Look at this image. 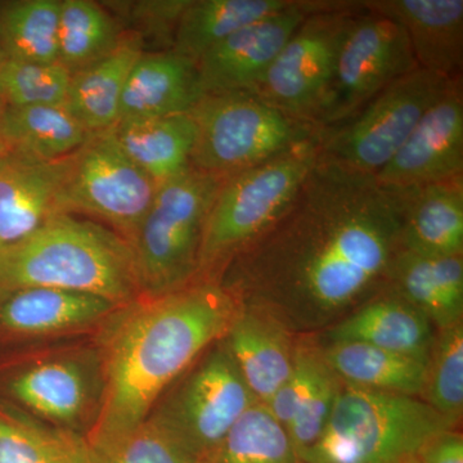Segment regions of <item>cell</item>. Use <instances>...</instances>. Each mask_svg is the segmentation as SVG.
I'll use <instances>...</instances> for the list:
<instances>
[{
	"label": "cell",
	"instance_id": "cell-23",
	"mask_svg": "<svg viewBox=\"0 0 463 463\" xmlns=\"http://www.w3.org/2000/svg\"><path fill=\"white\" fill-rule=\"evenodd\" d=\"M386 291L419 309L435 330L463 322V255L429 257L399 250Z\"/></svg>",
	"mask_w": 463,
	"mask_h": 463
},
{
	"label": "cell",
	"instance_id": "cell-7",
	"mask_svg": "<svg viewBox=\"0 0 463 463\" xmlns=\"http://www.w3.org/2000/svg\"><path fill=\"white\" fill-rule=\"evenodd\" d=\"M190 115L196 124L191 165L221 176L279 156L319 130L248 91L203 96Z\"/></svg>",
	"mask_w": 463,
	"mask_h": 463
},
{
	"label": "cell",
	"instance_id": "cell-4",
	"mask_svg": "<svg viewBox=\"0 0 463 463\" xmlns=\"http://www.w3.org/2000/svg\"><path fill=\"white\" fill-rule=\"evenodd\" d=\"M321 142L318 130L279 156L224 179L207 215L194 281L215 279L283 214L318 163Z\"/></svg>",
	"mask_w": 463,
	"mask_h": 463
},
{
	"label": "cell",
	"instance_id": "cell-18",
	"mask_svg": "<svg viewBox=\"0 0 463 463\" xmlns=\"http://www.w3.org/2000/svg\"><path fill=\"white\" fill-rule=\"evenodd\" d=\"M223 340L250 392L267 403L291 373L298 335L268 307L241 301Z\"/></svg>",
	"mask_w": 463,
	"mask_h": 463
},
{
	"label": "cell",
	"instance_id": "cell-35",
	"mask_svg": "<svg viewBox=\"0 0 463 463\" xmlns=\"http://www.w3.org/2000/svg\"><path fill=\"white\" fill-rule=\"evenodd\" d=\"M71 74L58 63L7 60L0 67V99L7 108L63 106Z\"/></svg>",
	"mask_w": 463,
	"mask_h": 463
},
{
	"label": "cell",
	"instance_id": "cell-20",
	"mask_svg": "<svg viewBox=\"0 0 463 463\" xmlns=\"http://www.w3.org/2000/svg\"><path fill=\"white\" fill-rule=\"evenodd\" d=\"M362 5L403 27L419 67L452 80L461 79L462 0H377Z\"/></svg>",
	"mask_w": 463,
	"mask_h": 463
},
{
	"label": "cell",
	"instance_id": "cell-32",
	"mask_svg": "<svg viewBox=\"0 0 463 463\" xmlns=\"http://www.w3.org/2000/svg\"><path fill=\"white\" fill-rule=\"evenodd\" d=\"M61 0L0 3V47L9 60L58 63Z\"/></svg>",
	"mask_w": 463,
	"mask_h": 463
},
{
	"label": "cell",
	"instance_id": "cell-38",
	"mask_svg": "<svg viewBox=\"0 0 463 463\" xmlns=\"http://www.w3.org/2000/svg\"><path fill=\"white\" fill-rule=\"evenodd\" d=\"M5 102H3L2 99H0V121H2V116H3V112H5ZM5 155H7V154H5V148H3V146H2V142H0V157L5 156Z\"/></svg>",
	"mask_w": 463,
	"mask_h": 463
},
{
	"label": "cell",
	"instance_id": "cell-29",
	"mask_svg": "<svg viewBox=\"0 0 463 463\" xmlns=\"http://www.w3.org/2000/svg\"><path fill=\"white\" fill-rule=\"evenodd\" d=\"M292 0H190L174 33L173 50L197 63L228 36L279 14Z\"/></svg>",
	"mask_w": 463,
	"mask_h": 463
},
{
	"label": "cell",
	"instance_id": "cell-28",
	"mask_svg": "<svg viewBox=\"0 0 463 463\" xmlns=\"http://www.w3.org/2000/svg\"><path fill=\"white\" fill-rule=\"evenodd\" d=\"M323 356L343 383L420 398L428 362L362 343H328Z\"/></svg>",
	"mask_w": 463,
	"mask_h": 463
},
{
	"label": "cell",
	"instance_id": "cell-17",
	"mask_svg": "<svg viewBox=\"0 0 463 463\" xmlns=\"http://www.w3.org/2000/svg\"><path fill=\"white\" fill-rule=\"evenodd\" d=\"M341 386L315 335H298L288 379L265 403L303 456L321 438Z\"/></svg>",
	"mask_w": 463,
	"mask_h": 463
},
{
	"label": "cell",
	"instance_id": "cell-21",
	"mask_svg": "<svg viewBox=\"0 0 463 463\" xmlns=\"http://www.w3.org/2000/svg\"><path fill=\"white\" fill-rule=\"evenodd\" d=\"M328 343H362L428 362L435 328L403 298L381 291L323 331Z\"/></svg>",
	"mask_w": 463,
	"mask_h": 463
},
{
	"label": "cell",
	"instance_id": "cell-2",
	"mask_svg": "<svg viewBox=\"0 0 463 463\" xmlns=\"http://www.w3.org/2000/svg\"><path fill=\"white\" fill-rule=\"evenodd\" d=\"M240 298L216 279L123 304L93 334L102 395L85 435L90 453L118 443L141 425L170 386L210 346L224 339Z\"/></svg>",
	"mask_w": 463,
	"mask_h": 463
},
{
	"label": "cell",
	"instance_id": "cell-24",
	"mask_svg": "<svg viewBox=\"0 0 463 463\" xmlns=\"http://www.w3.org/2000/svg\"><path fill=\"white\" fill-rule=\"evenodd\" d=\"M402 190V250L429 257L463 255L462 178Z\"/></svg>",
	"mask_w": 463,
	"mask_h": 463
},
{
	"label": "cell",
	"instance_id": "cell-19",
	"mask_svg": "<svg viewBox=\"0 0 463 463\" xmlns=\"http://www.w3.org/2000/svg\"><path fill=\"white\" fill-rule=\"evenodd\" d=\"M70 157L48 163L9 154L0 157V246L23 240L63 213L61 196Z\"/></svg>",
	"mask_w": 463,
	"mask_h": 463
},
{
	"label": "cell",
	"instance_id": "cell-1",
	"mask_svg": "<svg viewBox=\"0 0 463 463\" xmlns=\"http://www.w3.org/2000/svg\"><path fill=\"white\" fill-rule=\"evenodd\" d=\"M404 210L402 188L321 155L283 214L215 279L297 335L326 331L385 288Z\"/></svg>",
	"mask_w": 463,
	"mask_h": 463
},
{
	"label": "cell",
	"instance_id": "cell-26",
	"mask_svg": "<svg viewBox=\"0 0 463 463\" xmlns=\"http://www.w3.org/2000/svg\"><path fill=\"white\" fill-rule=\"evenodd\" d=\"M109 130L130 160L157 185L192 167L196 124L190 112L118 121Z\"/></svg>",
	"mask_w": 463,
	"mask_h": 463
},
{
	"label": "cell",
	"instance_id": "cell-15",
	"mask_svg": "<svg viewBox=\"0 0 463 463\" xmlns=\"http://www.w3.org/2000/svg\"><path fill=\"white\" fill-rule=\"evenodd\" d=\"M463 175L461 80L435 103L397 154L376 174L388 187L411 188Z\"/></svg>",
	"mask_w": 463,
	"mask_h": 463
},
{
	"label": "cell",
	"instance_id": "cell-33",
	"mask_svg": "<svg viewBox=\"0 0 463 463\" xmlns=\"http://www.w3.org/2000/svg\"><path fill=\"white\" fill-rule=\"evenodd\" d=\"M205 463H307L263 403L250 407Z\"/></svg>",
	"mask_w": 463,
	"mask_h": 463
},
{
	"label": "cell",
	"instance_id": "cell-27",
	"mask_svg": "<svg viewBox=\"0 0 463 463\" xmlns=\"http://www.w3.org/2000/svg\"><path fill=\"white\" fill-rule=\"evenodd\" d=\"M91 136L63 106H5L0 121L5 154L47 163L72 156Z\"/></svg>",
	"mask_w": 463,
	"mask_h": 463
},
{
	"label": "cell",
	"instance_id": "cell-31",
	"mask_svg": "<svg viewBox=\"0 0 463 463\" xmlns=\"http://www.w3.org/2000/svg\"><path fill=\"white\" fill-rule=\"evenodd\" d=\"M121 38L114 17L97 3L61 0L58 65L70 74L74 75L108 56Z\"/></svg>",
	"mask_w": 463,
	"mask_h": 463
},
{
	"label": "cell",
	"instance_id": "cell-14",
	"mask_svg": "<svg viewBox=\"0 0 463 463\" xmlns=\"http://www.w3.org/2000/svg\"><path fill=\"white\" fill-rule=\"evenodd\" d=\"M319 2H292L279 14L243 27L197 61L203 96L254 93L265 74L307 14Z\"/></svg>",
	"mask_w": 463,
	"mask_h": 463
},
{
	"label": "cell",
	"instance_id": "cell-9",
	"mask_svg": "<svg viewBox=\"0 0 463 463\" xmlns=\"http://www.w3.org/2000/svg\"><path fill=\"white\" fill-rule=\"evenodd\" d=\"M362 9V3L321 2L292 33L254 94L292 120L317 128L341 47Z\"/></svg>",
	"mask_w": 463,
	"mask_h": 463
},
{
	"label": "cell",
	"instance_id": "cell-3",
	"mask_svg": "<svg viewBox=\"0 0 463 463\" xmlns=\"http://www.w3.org/2000/svg\"><path fill=\"white\" fill-rule=\"evenodd\" d=\"M24 288L84 292L120 306L142 295L129 242L67 213L0 246V292Z\"/></svg>",
	"mask_w": 463,
	"mask_h": 463
},
{
	"label": "cell",
	"instance_id": "cell-25",
	"mask_svg": "<svg viewBox=\"0 0 463 463\" xmlns=\"http://www.w3.org/2000/svg\"><path fill=\"white\" fill-rule=\"evenodd\" d=\"M143 52L142 39L123 36L115 50L71 75L63 108L88 132L112 129L118 121L125 85Z\"/></svg>",
	"mask_w": 463,
	"mask_h": 463
},
{
	"label": "cell",
	"instance_id": "cell-16",
	"mask_svg": "<svg viewBox=\"0 0 463 463\" xmlns=\"http://www.w3.org/2000/svg\"><path fill=\"white\" fill-rule=\"evenodd\" d=\"M120 304L50 288L0 292V332L21 340H50L99 330Z\"/></svg>",
	"mask_w": 463,
	"mask_h": 463
},
{
	"label": "cell",
	"instance_id": "cell-12",
	"mask_svg": "<svg viewBox=\"0 0 463 463\" xmlns=\"http://www.w3.org/2000/svg\"><path fill=\"white\" fill-rule=\"evenodd\" d=\"M7 392L33 419L85 437L99 413L102 395L94 341L42 350L11 374Z\"/></svg>",
	"mask_w": 463,
	"mask_h": 463
},
{
	"label": "cell",
	"instance_id": "cell-41",
	"mask_svg": "<svg viewBox=\"0 0 463 463\" xmlns=\"http://www.w3.org/2000/svg\"><path fill=\"white\" fill-rule=\"evenodd\" d=\"M3 157V156H2Z\"/></svg>",
	"mask_w": 463,
	"mask_h": 463
},
{
	"label": "cell",
	"instance_id": "cell-10",
	"mask_svg": "<svg viewBox=\"0 0 463 463\" xmlns=\"http://www.w3.org/2000/svg\"><path fill=\"white\" fill-rule=\"evenodd\" d=\"M417 67L339 127L322 130V155L359 172L383 169L456 81Z\"/></svg>",
	"mask_w": 463,
	"mask_h": 463
},
{
	"label": "cell",
	"instance_id": "cell-11",
	"mask_svg": "<svg viewBox=\"0 0 463 463\" xmlns=\"http://www.w3.org/2000/svg\"><path fill=\"white\" fill-rule=\"evenodd\" d=\"M157 184L123 151L111 130L93 134L70 157L61 207L99 219L132 242Z\"/></svg>",
	"mask_w": 463,
	"mask_h": 463
},
{
	"label": "cell",
	"instance_id": "cell-6",
	"mask_svg": "<svg viewBox=\"0 0 463 463\" xmlns=\"http://www.w3.org/2000/svg\"><path fill=\"white\" fill-rule=\"evenodd\" d=\"M227 176L191 167L157 185L129 243L142 295H163L194 282L207 215Z\"/></svg>",
	"mask_w": 463,
	"mask_h": 463
},
{
	"label": "cell",
	"instance_id": "cell-30",
	"mask_svg": "<svg viewBox=\"0 0 463 463\" xmlns=\"http://www.w3.org/2000/svg\"><path fill=\"white\" fill-rule=\"evenodd\" d=\"M0 463H91L84 435L0 403Z\"/></svg>",
	"mask_w": 463,
	"mask_h": 463
},
{
	"label": "cell",
	"instance_id": "cell-34",
	"mask_svg": "<svg viewBox=\"0 0 463 463\" xmlns=\"http://www.w3.org/2000/svg\"><path fill=\"white\" fill-rule=\"evenodd\" d=\"M420 399L458 429L463 414V322L435 330Z\"/></svg>",
	"mask_w": 463,
	"mask_h": 463
},
{
	"label": "cell",
	"instance_id": "cell-40",
	"mask_svg": "<svg viewBox=\"0 0 463 463\" xmlns=\"http://www.w3.org/2000/svg\"><path fill=\"white\" fill-rule=\"evenodd\" d=\"M407 463H422V462L420 461V459L417 458V457H414V458L411 459V461H408Z\"/></svg>",
	"mask_w": 463,
	"mask_h": 463
},
{
	"label": "cell",
	"instance_id": "cell-37",
	"mask_svg": "<svg viewBox=\"0 0 463 463\" xmlns=\"http://www.w3.org/2000/svg\"><path fill=\"white\" fill-rule=\"evenodd\" d=\"M417 458L422 463H463V437L458 429L439 432L432 437Z\"/></svg>",
	"mask_w": 463,
	"mask_h": 463
},
{
	"label": "cell",
	"instance_id": "cell-8",
	"mask_svg": "<svg viewBox=\"0 0 463 463\" xmlns=\"http://www.w3.org/2000/svg\"><path fill=\"white\" fill-rule=\"evenodd\" d=\"M255 403L222 339L164 392L149 414L194 462L205 463Z\"/></svg>",
	"mask_w": 463,
	"mask_h": 463
},
{
	"label": "cell",
	"instance_id": "cell-36",
	"mask_svg": "<svg viewBox=\"0 0 463 463\" xmlns=\"http://www.w3.org/2000/svg\"><path fill=\"white\" fill-rule=\"evenodd\" d=\"M90 455L91 463H196L151 414L118 443Z\"/></svg>",
	"mask_w": 463,
	"mask_h": 463
},
{
	"label": "cell",
	"instance_id": "cell-13",
	"mask_svg": "<svg viewBox=\"0 0 463 463\" xmlns=\"http://www.w3.org/2000/svg\"><path fill=\"white\" fill-rule=\"evenodd\" d=\"M417 67L403 27L364 7L341 47L317 129L345 123L381 90Z\"/></svg>",
	"mask_w": 463,
	"mask_h": 463
},
{
	"label": "cell",
	"instance_id": "cell-39",
	"mask_svg": "<svg viewBox=\"0 0 463 463\" xmlns=\"http://www.w3.org/2000/svg\"><path fill=\"white\" fill-rule=\"evenodd\" d=\"M5 60H7V56H5V51H3L2 47H0V67H2L3 63H5Z\"/></svg>",
	"mask_w": 463,
	"mask_h": 463
},
{
	"label": "cell",
	"instance_id": "cell-22",
	"mask_svg": "<svg viewBox=\"0 0 463 463\" xmlns=\"http://www.w3.org/2000/svg\"><path fill=\"white\" fill-rule=\"evenodd\" d=\"M203 97L196 63L174 51L143 53L125 85L118 121L188 114Z\"/></svg>",
	"mask_w": 463,
	"mask_h": 463
},
{
	"label": "cell",
	"instance_id": "cell-5",
	"mask_svg": "<svg viewBox=\"0 0 463 463\" xmlns=\"http://www.w3.org/2000/svg\"><path fill=\"white\" fill-rule=\"evenodd\" d=\"M456 429L420 398L341 381L330 420L307 463H407L439 432Z\"/></svg>",
	"mask_w": 463,
	"mask_h": 463
}]
</instances>
